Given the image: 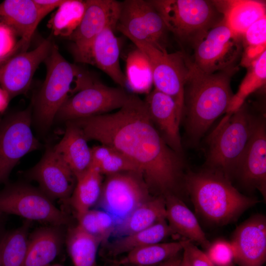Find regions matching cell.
Returning a JSON list of instances; mask_svg holds the SVG:
<instances>
[{
	"label": "cell",
	"instance_id": "obj_7",
	"mask_svg": "<svg viewBox=\"0 0 266 266\" xmlns=\"http://www.w3.org/2000/svg\"><path fill=\"white\" fill-rule=\"evenodd\" d=\"M128 38L146 55L151 66L155 89L174 100L182 120L184 86L192 60L182 51L169 53L167 50H161L145 42Z\"/></svg>",
	"mask_w": 266,
	"mask_h": 266
},
{
	"label": "cell",
	"instance_id": "obj_17",
	"mask_svg": "<svg viewBox=\"0 0 266 266\" xmlns=\"http://www.w3.org/2000/svg\"><path fill=\"white\" fill-rule=\"evenodd\" d=\"M235 174L246 186L266 197V129L264 117H257L254 127Z\"/></svg>",
	"mask_w": 266,
	"mask_h": 266
},
{
	"label": "cell",
	"instance_id": "obj_36",
	"mask_svg": "<svg viewBox=\"0 0 266 266\" xmlns=\"http://www.w3.org/2000/svg\"><path fill=\"white\" fill-rule=\"evenodd\" d=\"M77 220L78 225L101 243L106 242L117 225L114 217L104 210L90 209Z\"/></svg>",
	"mask_w": 266,
	"mask_h": 266
},
{
	"label": "cell",
	"instance_id": "obj_35",
	"mask_svg": "<svg viewBox=\"0 0 266 266\" xmlns=\"http://www.w3.org/2000/svg\"><path fill=\"white\" fill-rule=\"evenodd\" d=\"M30 221L0 240L1 266H23L26 257Z\"/></svg>",
	"mask_w": 266,
	"mask_h": 266
},
{
	"label": "cell",
	"instance_id": "obj_20",
	"mask_svg": "<svg viewBox=\"0 0 266 266\" xmlns=\"http://www.w3.org/2000/svg\"><path fill=\"white\" fill-rule=\"evenodd\" d=\"M115 29L105 28L92 42L84 63L95 66L124 88L127 86L125 74L119 62L120 44Z\"/></svg>",
	"mask_w": 266,
	"mask_h": 266
},
{
	"label": "cell",
	"instance_id": "obj_26",
	"mask_svg": "<svg viewBox=\"0 0 266 266\" xmlns=\"http://www.w3.org/2000/svg\"><path fill=\"white\" fill-rule=\"evenodd\" d=\"M189 242L185 239L143 246L126 254L114 264L120 266H157L178 255Z\"/></svg>",
	"mask_w": 266,
	"mask_h": 266
},
{
	"label": "cell",
	"instance_id": "obj_10",
	"mask_svg": "<svg viewBox=\"0 0 266 266\" xmlns=\"http://www.w3.org/2000/svg\"><path fill=\"white\" fill-rule=\"evenodd\" d=\"M116 30L127 37L167 50L168 31L161 16L150 0L120 1Z\"/></svg>",
	"mask_w": 266,
	"mask_h": 266
},
{
	"label": "cell",
	"instance_id": "obj_44",
	"mask_svg": "<svg viewBox=\"0 0 266 266\" xmlns=\"http://www.w3.org/2000/svg\"><path fill=\"white\" fill-rule=\"evenodd\" d=\"M181 266H190L185 253L183 252L182 256V262Z\"/></svg>",
	"mask_w": 266,
	"mask_h": 266
},
{
	"label": "cell",
	"instance_id": "obj_23",
	"mask_svg": "<svg viewBox=\"0 0 266 266\" xmlns=\"http://www.w3.org/2000/svg\"><path fill=\"white\" fill-rule=\"evenodd\" d=\"M43 18L33 0H5L0 3V20L29 44Z\"/></svg>",
	"mask_w": 266,
	"mask_h": 266
},
{
	"label": "cell",
	"instance_id": "obj_21",
	"mask_svg": "<svg viewBox=\"0 0 266 266\" xmlns=\"http://www.w3.org/2000/svg\"><path fill=\"white\" fill-rule=\"evenodd\" d=\"M64 240L62 226L37 230L28 239L23 266H49L60 253Z\"/></svg>",
	"mask_w": 266,
	"mask_h": 266
},
{
	"label": "cell",
	"instance_id": "obj_39",
	"mask_svg": "<svg viewBox=\"0 0 266 266\" xmlns=\"http://www.w3.org/2000/svg\"><path fill=\"white\" fill-rule=\"evenodd\" d=\"M205 253L215 266L235 265L234 250L230 241L217 239L210 243Z\"/></svg>",
	"mask_w": 266,
	"mask_h": 266
},
{
	"label": "cell",
	"instance_id": "obj_32",
	"mask_svg": "<svg viewBox=\"0 0 266 266\" xmlns=\"http://www.w3.org/2000/svg\"><path fill=\"white\" fill-rule=\"evenodd\" d=\"M247 67V73L236 93L233 94L226 113H233L238 110L249 95L266 84V50Z\"/></svg>",
	"mask_w": 266,
	"mask_h": 266
},
{
	"label": "cell",
	"instance_id": "obj_33",
	"mask_svg": "<svg viewBox=\"0 0 266 266\" xmlns=\"http://www.w3.org/2000/svg\"><path fill=\"white\" fill-rule=\"evenodd\" d=\"M126 62L127 85L135 94H148L153 83L151 66L146 55L135 46L128 54Z\"/></svg>",
	"mask_w": 266,
	"mask_h": 266
},
{
	"label": "cell",
	"instance_id": "obj_38",
	"mask_svg": "<svg viewBox=\"0 0 266 266\" xmlns=\"http://www.w3.org/2000/svg\"><path fill=\"white\" fill-rule=\"evenodd\" d=\"M29 46L15 31L0 20V61L27 51Z\"/></svg>",
	"mask_w": 266,
	"mask_h": 266
},
{
	"label": "cell",
	"instance_id": "obj_30",
	"mask_svg": "<svg viewBox=\"0 0 266 266\" xmlns=\"http://www.w3.org/2000/svg\"><path fill=\"white\" fill-rule=\"evenodd\" d=\"M66 241L73 266H98L97 255L101 242L78 225L68 230Z\"/></svg>",
	"mask_w": 266,
	"mask_h": 266
},
{
	"label": "cell",
	"instance_id": "obj_25",
	"mask_svg": "<svg viewBox=\"0 0 266 266\" xmlns=\"http://www.w3.org/2000/svg\"><path fill=\"white\" fill-rule=\"evenodd\" d=\"M75 176L85 171L90 166L91 148L80 128L71 121L66 122L63 138L53 147Z\"/></svg>",
	"mask_w": 266,
	"mask_h": 266
},
{
	"label": "cell",
	"instance_id": "obj_9",
	"mask_svg": "<svg viewBox=\"0 0 266 266\" xmlns=\"http://www.w3.org/2000/svg\"><path fill=\"white\" fill-rule=\"evenodd\" d=\"M0 212L62 227L70 222L42 191L26 184L9 185L0 192Z\"/></svg>",
	"mask_w": 266,
	"mask_h": 266
},
{
	"label": "cell",
	"instance_id": "obj_46",
	"mask_svg": "<svg viewBox=\"0 0 266 266\" xmlns=\"http://www.w3.org/2000/svg\"><path fill=\"white\" fill-rule=\"evenodd\" d=\"M2 214L0 212V218H1V216H2Z\"/></svg>",
	"mask_w": 266,
	"mask_h": 266
},
{
	"label": "cell",
	"instance_id": "obj_11",
	"mask_svg": "<svg viewBox=\"0 0 266 266\" xmlns=\"http://www.w3.org/2000/svg\"><path fill=\"white\" fill-rule=\"evenodd\" d=\"M129 95L124 88L109 87L96 80L67 99L55 119L68 122L106 114L120 108Z\"/></svg>",
	"mask_w": 266,
	"mask_h": 266
},
{
	"label": "cell",
	"instance_id": "obj_43",
	"mask_svg": "<svg viewBox=\"0 0 266 266\" xmlns=\"http://www.w3.org/2000/svg\"><path fill=\"white\" fill-rule=\"evenodd\" d=\"M181 262L182 257L178 255L157 266H181Z\"/></svg>",
	"mask_w": 266,
	"mask_h": 266
},
{
	"label": "cell",
	"instance_id": "obj_18",
	"mask_svg": "<svg viewBox=\"0 0 266 266\" xmlns=\"http://www.w3.org/2000/svg\"><path fill=\"white\" fill-rule=\"evenodd\" d=\"M238 266H263L266 261V219L251 216L234 230L230 241Z\"/></svg>",
	"mask_w": 266,
	"mask_h": 266
},
{
	"label": "cell",
	"instance_id": "obj_19",
	"mask_svg": "<svg viewBox=\"0 0 266 266\" xmlns=\"http://www.w3.org/2000/svg\"><path fill=\"white\" fill-rule=\"evenodd\" d=\"M151 120L166 144L181 156L183 152L179 126V117L174 100L154 89L144 100Z\"/></svg>",
	"mask_w": 266,
	"mask_h": 266
},
{
	"label": "cell",
	"instance_id": "obj_41",
	"mask_svg": "<svg viewBox=\"0 0 266 266\" xmlns=\"http://www.w3.org/2000/svg\"><path fill=\"white\" fill-rule=\"evenodd\" d=\"M64 1V0H33L44 17L55 9H57Z\"/></svg>",
	"mask_w": 266,
	"mask_h": 266
},
{
	"label": "cell",
	"instance_id": "obj_34",
	"mask_svg": "<svg viewBox=\"0 0 266 266\" xmlns=\"http://www.w3.org/2000/svg\"><path fill=\"white\" fill-rule=\"evenodd\" d=\"M90 166L97 168L102 175L122 172H134L141 175L139 168L130 159L113 148L103 144L91 148Z\"/></svg>",
	"mask_w": 266,
	"mask_h": 266
},
{
	"label": "cell",
	"instance_id": "obj_2",
	"mask_svg": "<svg viewBox=\"0 0 266 266\" xmlns=\"http://www.w3.org/2000/svg\"><path fill=\"white\" fill-rule=\"evenodd\" d=\"M237 68L207 73L191 63L184 89L183 117L188 134L198 141L226 113L233 93L231 79Z\"/></svg>",
	"mask_w": 266,
	"mask_h": 266
},
{
	"label": "cell",
	"instance_id": "obj_6",
	"mask_svg": "<svg viewBox=\"0 0 266 266\" xmlns=\"http://www.w3.org/2000/svg\"><path fill=\"white\" fill-rule=\"evenodd\" d=\"M168 31L180 42L194 45L218 23L220 13L204 0H151Z\"/></svg>",
	"mask_w": 266,
	"mask_h": 266
},
{
	"label": "cell",
	"instance_id": "obj_49",
	"mask_svg": "<svg viewBox=\"0 0 266 266\" xmlns=\"http://www.w3.org/2000/svg\"></svg>",
	"mask_w": 266,
	"mask_h": 266
},
{
	"label": "cell",
	"instance_id": "obj_48",
	"mask_svg": "<svg viewBox=\"0 0 266 266\" xmlns=\"http://www.w3.org/2000/svg\"><path fill=\"white\" fill-rule=\"evenodd\" d=\"M233 266H235V265H233Z\"/></svg>",
	"mask_w": 266,
	"mask_h": 266
},
{
	"label": "cell",
	"instance_id": "obj_42",
	"mask_svg": "<svg viewBox=\"0 0 266 266\" xmlns=\"http://www.w3.org/2000/svg\"><path fill=\"white\" fill-rule=\"evenodd\" d=\"M10 100L8 94L0 87V113L5 110Z\"/></svg>",
	"mask_w": 266,
	"mask_h": 266
},
{
	"label": "cell",
	"instance_id": "obj_47",
	"mask_svg": "<svg viewBox=\"0 0 266 266\" xmlns=\"http://www.w3.org/2000/svg\"><path fill=\"white\" fill-rule=\"evenodd\" d=\"M0 266H1V264L0 260Z\"/></svg>",
	"mask_w": 266,
	"mask_h": 266
},
{
	"label": "cell",
	"instance_id": "obj_40",
	"mask_svg": "<svg viewBox=\"0 0 266 266\" xmlns=\"http://www.w3.org/2000/svg\"><path fill=\"white\" fill-rule=\"evenodd\" d=\"M190 266H215L205 252L200 249L193 242H189L184 248Z\"/></svg>",
	"mask_w": 266,
	"mask_h": 266
},
{
	"label": "cell",
	"instance_id": "obj_22",
	"mask_svg": "<svg viewBox=\"0 0 266 266\" xmlns=\"http://www.w3.org/2000/svg\"><path fill=\"white\" fill-rule=\"evenodd\" d=\"M166 220L174 233L206 249L210 242L207 239L193 212L184 202L173 194L164 196Z\"/></svg>",
	"mask_w": 266,
	"mask_h": 266
},
{
	"label": "cell",
	"instance_id": "obj_24",
	"mask_svg": "<svg viewBox=\"0 0 266 266\" xmlns=\"http://www.w3.org/2000/svg\"><path fill=\"white\" fill-rule=\"evenodd\" d=\"M223 15L225 24L235 34L241 36L254 22L266 16V4L253 0L212 1Z\"/></svg>",
	"mask_w": 266,
	"mask_h": 266
},
{
	"label": "cell",
	"instance_id": "obj_1",
	"mask_svg": "<svg viewBox=\"0 0 266 266\" xmlns=\"http://www.w3.org/2000/svg\"><path fill=\"white\" fill-rule=\"evenodd\" d=\"M87 141L120 152L139 169L147 185L163 196L172 194L184 175L181 156L166 144L151 120L146 104L129 95L117 111L70 121Z\"/></svg>",
	"mask_w": 266,
	"mask_h": 266
},
{
	"label": "cell",
	"instance_id": "obj_8",
	"mask_svg": "<svg viewBox=\"0 0 266 266\" xmlns=\"http://www.w3.org/2000/svg\"><path fill=\"white\" fill-rule=\"evenodd\" d=\"M194 65L207 73L237 68L242 54L241 36L234 33L223 19L193 46Z\"/></svg>",
	"mask_w": 266,
	"mask_h": 266
},
{
	"label": "cell",
	"instance_id": "obj_12",
	"mask_svg": "<svg viewBox=\"0 0 266 266\" xmlns=\"http://www.w3.org/2000/svg\"><path fill=\"white\" fill-rule=\"evenodd\" d=\"M31 110L30 108L12 114L0 124V184L6 181L24 156L39 146L31 129Z\"/></svg>",
	"mask_w": 266,
	"mask_h": 266
},
{
	"label": "cell",
	"instance_id": "obj_5",
	"mask_svg": "<svg viewBox=\"0 0 266 266\" xmlns=\"http://www.w3.org/2000/svg\"><path fill=\"white\" fill-rule=\"evenodd\" d=\"M257 117L244 104L233 113H226L207 140V169L231 180L252 133Z\"/></svg>",
	"mask_w": 266,
	"mask_h": 266
},
{
	"label": "cell",
	"instance_id": "obj_13",
	"mask_svg": "<svg viewBox=\"0 0 266 266\" xmlns=\"http://www.w3.org/2000/svg\"><path fill=\"white\" fill-rule=\"evenodd\" d=\"M142 178L136 172H122L107 175L102 183L99 199L101 205L114 217L117 225L150 199L148 185Z\"/></svg>",
	"mask_w": 266,
	"mask_h": 266
},
{
	"label": "cell",
	"instance_id": "obj_45",
	"mask_svg": "<svg viewBox=\"0 0 266 266\" xmlns=\"http://www.w3.org/2000/svg\"><path fill=\"white\" fill-rule=\"evenodd\" d=\"M49 266H63V265H61L59 264H56V265H51Z\"/></svg>",
	"mask_w": 266,
	"mask_h": 266
},
{
	"label": "cell",
	"instance_id": "obj_37",
	"mask_svg": "<svg viewBox=\"0 0 266 266\" xmlns=\"http://www.w3.org/2000/svg\"><path fill=\"white\" fill-rule=\"evenodd\" d=\"M242 52L241 64L247 67L266 50V16L252 24L241 35Z\"/></svg>",
	"mask_w": 266,
	"mask_h": 266
},
{
	"label": "cell",
	"instance_id": "obj_16",
	"mask_svg": "<svg viewBox=\"0 0 266 266\" xmlns=\"http://www.w3.org/2000/svg\"><path fill=\"white\" fill-rule=\"evenodd\" d=\"M39 189L52 200L69 199L76 184V176L53 148H48L40 161L28 173Z\"/></svg>",
	"mask_w": 266,
	"mask_h": 266
},
{
	"label": "cell",
	"instance_id": "obj_28",
	"mask_svg": "<svg viewBox=\"0 0 266 266\" xmlns=\"http://www.w3.org/2000/svg\"><path fill=\"white\" fill-rule=\"evenodd\" d=\"M174 233L166 220L160 221L144 230L122 236L107 247V254L116 257L146 245L162 242Z\"/></svg>",
	"mask_w": 266,
	"mask_h": 266
},
{
	"label": "cell",
	"instance_id": "obj_3",
	"mask_svg": "<svg viewBox=\"0 0 266 266\" xmlns=\"http://www.w3.org/2000/svg\"><path fill=\"white\" fill-rule=\"evenodd\" d=\"M183 181L196 212L217 225L235 220L258 202L240 193L231 180L211 170L188 172Z\"/></svg>",
	"mask_w": 266,
	"mask_h": 266
},
{
	"label": "cell",
	"instance_id": "obj_4",
	"mask_svg": "<svg viewBox=\"0 0 266 266\" xmlns=\"http://www.w3.org/2000/svg\"><path fill=\"white\" fill-rule=\"evenodd\" d=\"M44 62L46 75L35 100L34 114L38 126L46 129L67 99L97 80L87 70L66 61L54 43Z\"/></svg>",
	"mask_w": 266,
	"mask_h": 266
},
{
	"label": "cell",
	"instance_id": "obj_27",
	"mask_svg": "<svg viewBox=\"0 0 266 266\" xmlns=\"http://www.w3.org/2000/svg\"><path fill=\"white\" fill-rule=\"evenodd\" d=\"M166 219L165 199L161 196L150 199L135 208L117 225L114 233L122 236L130 234Z\"/></svg>",
	"mask_w": 266,
	"mask_h": 266
},
{
	"label": "cell",
	"instance_id": "obj_31",
	"mask_svg": "<svg viewBox=\"0 0 266 266\" xmlns=\"http://www.w3.org/2000/svg\"><path fill=\"white\" fill-rule=\"evenodd\" d=\"M86 0H64L48 22L56 36L68 38L77 29L84 15Z\"/></svg>",
	"mask_w": 266,
	"mask_h": 266
},
{
	"label": "cell",
	"instance_id": "obj_29",
	"mask_svg": "<svg viewBox=\"0 0 266 266\" xmlns=\"http://www.w3.org/2000/svg\"><path fill=\"white\" fill-rule=\"evenodd\" d=\"M76 184L69 199L78 219L99 200L102 189V174L95 167L89 166L76 176Z\"/></svg>",
	"mask_w": 266,
	"mask_h": 266
},
{
	"label": "cell",
	"instance_id": "obj_15",
	"mask_svg": "<svg viewBox=\"0 0 266 266\" xmlns=\"http://www.w3.org/2000/svg\"><path fill=\"white\" fill-rule=\"evenodd\" d=\"M53 43L48 38L32 50L0 61V85L11 99L28 90L35 70L49 55Z\"/></svg>",
	"mask_w": 266,
	"mask_h": 266
},
{
	"label": "cell",
	"instance_id": "obj_14",
	"mask_svg": "<svg viewBox=\"0 0 266 266\" xmlns=\"http://www.w3.org/2000/svg\"><path fill=\"white\" fill-rule=\"evenodd\" d=\"M120 1L114 0H86L81 21L75 31L67 38L72 42L71 51L75 60L84 63L91 45L105 28L116 30Z\"/></svg>",
	"mask_w": 266,
	"mask_h": 266
}]
</instances>
